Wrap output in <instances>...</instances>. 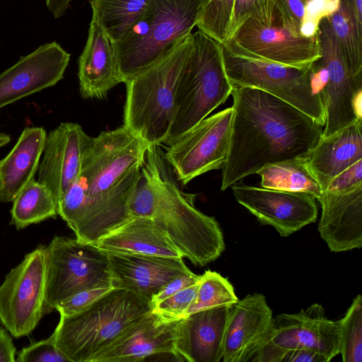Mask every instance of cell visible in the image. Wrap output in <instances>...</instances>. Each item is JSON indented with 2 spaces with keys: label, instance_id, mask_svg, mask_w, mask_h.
<instances>
[{
  "label": "cell",
  "instance_id": "ffe728a7",
  "mask_svg": "<svg viewBox=\"0 0 362 362\" xmlns=\"http://www.w3.org/2000/svg\"><path fill=\"white\" fill-rule=\"evenodd\" d=\"M230 307L201 310L180 318L175 342L177 360L219 362L223 356L226 332Z\"/></svg>",
  "mask_w": 362,
  "mask_h": 362
},
{
  "label": "cell",
  "instance_id": "1f68e13d",
  "mask_svg": "<svg viewBox=\"0 0 362 362\" xmlns=\"http://www.w3.org/2000/svg\"><path fill=\"white\" fill-rule=\"evenodd\" d=\"M339 322V354L344 362L362 361V297L353 300Z\"/></svg>",
  "mask_w": 362,
  "mask_h": 362
},
{
  "label": "cell",
  "instance_id": "7bdbcfd3",
  "mask_svg": "<svg viewBox=\"0 0 362 362\" xmlns=\"http://www.w3.org/2000/svg\"><path fill=\"white\" fill-rule=\"evenodd\" d=\"M16 347L11 337L0 327V362L16 361Z\"/></svg>",
  "mask_w": 362,
  "mask_h": 362
},
{
  "label": "cell",
  "instance_id": "277c9868",
  "mask_svg": "<svg viewBox=\"0 0 362 362\" xmlns=\"http://www.w3.org/2000/svg\"><path fill=\"white\" fill-rule=\"evenodd\" d=\"M150 302L122 288H112L81 311L60 315L52 334L71 362H92L131 325L151 312Z\"/></svg>",
  "mask_w": 362,
  "mask_h": 362
},
{
  "label": "cell",
  "instance_id": "8fae6325",
  "mask_svg": "<svg viewBox=\"0 0 362 362\" xmlns=\"http://www.w3.org/2000/svg\"><path fill=\"white\" fill-rule=\"evenodd\" d=\"M226 76L233 86L262 90L303 112L322 126L326 115L313 81L311 65L294 67L237 56L222 45Z\"/></svg>",
  "mask_w": 362,
  "mask_h": 362
},
{
  "label": "cell",
  "instance_id": "60d3db41",
  "mask_svg": "<svg viewBox=\"0 0 362 362\" xmlns=\"http://www.w3.org/2000/svg\"><path fill=\"white\" fill-rule=\"evenodd\" d=\"M199 279L200 276L194 273L174 278L153 296L150 302L151 305L163 300L178 291L196 284L199 281Z\"/></svg>",
  "mask_w": 362,
  "mask_h": 362
},
{
  "label": "cell",
  "instance_id": "484cf974",
  "mask_svg": "<svg viewBox=\"0 0 362 362\" xmlns=\"http://www.w3.org/2000/svg\"><path fill=\"white\" fill-rule=\"evenodd\" d=\"M104 251L182 258L168 238L148 217H133L95 244Z\"/></svg>",
  "mask_w": 362,
  "mask_h": 362
},
{
  "label": "cell",
  "instance_id": "e575fe53",
  "mask_svg": "<svg viewBox=\"0 0 362 362\" xmlns=\"http://www.w3.org/2000/svg\"><path fill=\"white\" fill-rule=\"evenodd\" d=\"M18 362H71L57 348L52 334L46 339L24 347L18 354Z\"/></svg>",
  "mask_w": 362,
  "mask_h": 362
},
{
  "label": "cell",
  "instance_id": "f546056e",
  "mask_svg": "<svg viewBox=\"0 0 362 362\" xmlns=\"http://www.w3.org/2000/svg\"><path fill=\"white\" fill-rule=\"evenodd\" d=\"M328 18L345 59L362 71V31L352 18L347 0H340L339 9Z\"/></svg>",
  "mask_w": 362,
  "mask_h": 362
},
{
  "label": "cell",
  "instance_id": "83f0119b",
  "mask_svg": "<svg viewBox=\"0 0 362 362\" xmlns=\"http://www.w3.org/2000/svg\"><path fill=\"white\" fill-rule=\"evenodd\" d=\"M149 0H89L92 20L112 41L121 39L146 11Z\"/></svg>",
  "mask_w": 362,
  "mask_h": 362
},
{
  "label": "cell",
  "instance_id": "d6a6232c",
  "mask_svg": "<svg viewBox=\"0 0 362 362\" xmlns=\"http://www.w3.org/2000/svg\"><path fill=\"white\" fill-rule=\"evenodd\" d=\"M235 0H208L196 26L221 44L227 37Z\"/></svg>",
  "mask_w": 362,
  "mask_h": 362
},
{
  "label": "cell",
  "instance_id": "2e32d148",
  "mask_svg": "<svg viewBox=\"0 0 362 362\" xmlns=\"http://www.w3.org/2000/svg\"><path fill=\"white\" fill-rule=\"evenodd\" d=\"M70 57L55 41L21 57L0 74V109L57 84L64 78Z\"/></svg>",
  "mask_w": 362,
  "mask_h": 362
},
{
  "label": "cell",
  "instance_id": "30bf717a",
  "mask_svg": "<svg viewBox=\"0 0 362 362\" xmlns=\"http://www.w3.org/2000/svg\"><path fill=\"white\" fill-rule=\"evenodd\" d=\"M45 258V315L81 291L112 286L107 255L95 244L55 236Z\"/></svg>",
  "mask_w": 362,
  "mask_h": 362
},
{
  "label": "cell",
  "instance_id": "5bb4252c",
  "mask_svg": "<svg viewBox=\"0 0 362 362\" xmlns=\"http://www.w3.org/2000/svg\"><path fill=\"white\" fill-rule=\"evenodd\" d=\"M232 116L230 107L206 117L168 146L164 158L183 185L223 167L229 146Z\"/></svg>",
  "mask_w": 362,
  "mask_h": 362
},
{
  "label": "cell",
  "instance_id": "d6986e66",
  "mask_svg": "<svg viewBox=\"0 0 362 362\" xmlns=\"http://www.w3.org/2000/svg\"><path fill=\"white\" fill-rule=\"evenodd\" d=\"M179 321L180 319L165 320L151 311L131 325L92 362L143 361L159 354L175 357V342L178 336Z\"/></svg>",
  "mask_w": 362,
  "mask_h": 362
},
{
  "label": "cell",
  "instance_id": "4fadbf2b",
  "mask_svg": "<svg viewBox=\"0 0 362 362\" xmlns=\"http://www.w3.org/2000/svg\"><path fill=\"white\" fill-rule=\"evenodd\" d=\"M45 246L40 245L0 286V321L16 338L29 335L45 315Z\"/></svg>",
  "mask_w": 362,
  "mask_h": 362
},
{
  "label": "cell",
  "instance_id": "8d00e7d4",
  "mask_svg": "<svg viewBox=\"0 0 362 362\" xmlns=\"http://www.w3.org/2000/svg\"><path fill=\"white\" fill-rule=\"evenodd\" d=\"M362 185V160L351 165L330 182L327 190L341 192L354 189Z\"/></svg>",
  "mask_w": 362,
  "mask_h": 362
},
{
  "label": "cell",
  "instance_id": "f35d334b",
  "mask_svg": "<svg viewBox=\"0 0 362 362\" xmlns=\"http://www.w3.org/2000/svg\"><path fill=\"white\" fill-rule=\"evenodd\" d=\"M340 6V0H309L305 9L304 21L319 25L320 21L336 12Z\"/></svg>",
  "mask_w": 362,
  "mask_h": 362
},
{
  "label": "cell",
  "instance_id": "7402d4cb",
  "mask_svg": "<svg viewBox=\"0 0 362 362\" xmlns=\"http://www.w3.org/2000/svg\"><path fill=\"white\" fill-rule=\"evenodd\" d=\"M322 215L317 230L332 252L362 247V185L354 189L322 192L318 200Z\"/></svg>",
  "mask_w": 362,
  "mask_h": 362
},
{
  "label": "cell",
  "instance_id": "5b68a950",
  "mask_svg": "<svg viewBox=\"0 0 362 362\" xmlns=\"http://www.w3.org/2000/svg\"><path fill=\"white\" fill-rule=\"evenodd\" d=\"M155 158L159 194L147 217L168 236L182 257L200 267L214 262L226 247L218 223L195 207L194 194L179 188L156 149Z\"/></svg>",
  "mask_w": 362,
  "mask_h": 362
},
{
  "label": "cell",
  "instance_id": "ee69618b",
  "mask_svg": "<svg viewBox=\"0 0 362 362\" xmlns=\"http://www.w3.org/2000/svg\"><path fill=\"white\" fill-rule=\"evenodd\" d=\"M74 0H45L46 6L55 18L62 17Z\"/></svg>",
  "mask_w": 362,
  "mask_h": 362
},
{
  "label": "cell",
  "instance_id": "8992f818",
  "mask_svg": "<svg viewBox=\"0 0 362 362\" xmlns=\"http://www.w3.org/2000/svg\"><path fill=\"white\" fill-rule=\"evenodd\" d=\"M175 93V114L163 144L168 146L224 103L233 86L223 65L220 42L198 30Z\"/></svg>",
  "mask_w": 362,
  "mask_h": 362
},
{
  "label": "cell",
  "instance_id": "cb8c5ba5",
  "mask_svg": "<svg viewBox=\"0 0 362 362\" xmlns=\"http://www.w3.org/2000/svg\"><path fill=\"white\" fill-rule=\"evenodd\" d=\"M362 160V120L321 136L306 157L308 168L322 192L345 169Z\"/></svg>",
  "mask_w": 362,
  "mask_h": 362
},
{
  "label": "cell",
  "instance_id": "7a4b0ae2",
  "mask_svg": "<svg viewBox=\"0 0 362 362\" xmlns=\"http://www.w3.org/2000/svg\"><path fill=\"white\" fill-rule=\"evenodd\" d=\"M229 146L222 168L224 191L264 165L307 157L323 126L289 103L259 89L233 86Z\"/></svg>",
  "mask_w": 362,
  "mask_h": 362
},
{
  "label": "cell",
  "instance_id": "d590c367",
  "mask_svg": "<svg viewBox=\"0 0 362 362\" xmlns=\"http://www.w3.org/2000/svg\"><path fill=\"white\" fill-rule=\"evenodd\" d=\"M112 288V286H99L81 291L59 303L55 310L59 313L60 315L77 313Z\"/></svg>",
  "mask_w": 362,
  "mask_h": 362
},
{
  "label": "cell",
  "instance_id": "74e56055",
  "mask_svg": "<svg viewBox=\"0 0 362 362\" xmlns=\"http://www.w3.org/2000/svg\"><path fill=\"white\" fill-rule=\"evenodd\" d=\"M263 1L264 0H235L226 41L260 7Z\"/></svg>",
  "mask_w": 362,
  "mask_h": 362
},
{
  "label": "cell",
  "instance_id": "bcb514c9",
  "mask_svg": "<svg viewBox=\"0 0 362 362\" xmlns=\"http://www.w3.org/2000/svg\"><path fill=\"white\" fill-rule=\"evenodd\" d=\"M10 141V135L0 132V148L8 144Z\"/></svg>",
  "mask_w": 362,
  "mask_h": 362
},
{
  "label": "cell",
  "instance_id": "4dcf8cb0",
  "mask_svg": "<svg viewBox=\"0 0 362 362\" xmlns=\"http://www.w3.org/2000/svg\"><path fill=\"white\" fill-rule=\"evenodd\" d=\"M238 301L234 288L228 279L216 272L207 270L200 276L195 298L186 315L214 307H231Z\"/></svg>",
  "mask_w": 362,
  "mask_h": 362
},
{
  "label": "cell",
  "instance_id": "7dc6e473",
  "mask_svg": "<svg viewBox=\"0 0 362 362\" xmlns=\"http://www.w3.org/2000/svg\"><path fill=\"white\" fill-rule=\"evenodd\" d=\"M1 178H0V189H1Z\"/></svg>",
  "mask_w": 362,
  "mask_h": 362
},
{
  "label": "cell",
  "instance_id": "603a6c76",
  "mask_svg": "<svg viewBox=\"0 0 362 362\" xmlns=\"http://www.w3.org/2000/svg\"><path fill=\"white\" fill-rule=\"evenodd\" d=\"M78 66L79 91L84 99H102L110 89L124 83L113 42L93 21Z\"/></svg>",
  "mask_w": 362,
  "mask_h": 362
},
{
  "label": "cell",
  "instance_id": "7c38bea8",
  "mask_svg": "<svg viewBox=\"0 0 362 362\" xmlns=\"http://www.w3.org/2000/svg\"><path fill=\"white\" fill-rule=\"evenodd\" d=\"M305 348L330 361L339 354V322L329 320L324 308L315 303L296 313H282L249 362H281L289 351Z\"/></svg>",
  "mask_w": 362,
  "mask_h": 362
},
{
  "label": "cell",
  "instance_id": "4316f807",
  "mask_svg": "<svg viewBox=\"0 0 362 362\" xmlns=\"http://www.w3.org/2000/svg\"><path fill=\"white\" fill-rule=\"evenodd\" d=\"M264 188L302 192L319 200L322 194L320 185L308 166L306 157H296L268 164L257 173Z\"/></svg>",
  "mask_w": 362,
  "mask_h": 362
},
{
  "label": "cell",
  "instance_id": "ba28073f",
  "mask_svg": "<svg viewBox=\"0 0 362 362\" xmlns=\"http://www.w3.org/2000/svg\"><path fill=\"white\" fill-rule=\"evenodd\" d=\"M221 45L237 56L294 67L310 66L320 58L317 35L296 36L277 0H264Z\"/></svg>",
  "mask_w": 362,
  "mask_h": 362
},
{
  "label": "cell",
  "instance_id": "ac0fdd59",
  "mask_svg": "<svg viewBox=\"0 0 362 362\" xmlns=\"http://www.w3.org/2000/svg\"><path fill=\"white\" fill-rule=\"evenodd\" d=\"M105 252L112 287L132 291L149 302L170 280L193 273L182 258Z\"/></svg>",
  "mask_w": 362,
  "mask_h": 362
},
{
  "label": "cell",
  "instance_id": "f6af8a7d",
  "mask_svg": "<svg viewBox=\"0 0 362 362\" xmlns=\"http://www.w3.org/2000/svg\"><path fill=\"white\" fill-rule=\"evenodd\" d=\"M347 2L357 28L362 31V0H347Z\"/></svg>",
  "mask_w": 362,
  "mask_h": 362
},
{
  "label": "cell",
  "instance_id": "e0dca14e",
  "mask_svg": "<svg viewBox=\"0 0 362 362\" xmlns=\"http://www.w3.org/2000/svg\"><path fill=\"white\" fill-rule=\"evenodd\" d=\"M91 137L78 123L63 122L47 134L37 182L52 193L57 206L78 175Z\"/></svg>",
  "mask_w": 362,
  "mask_h": 362
},
{
  "label": "cell",
  "instance_id": "836d02e7",
  "mask_svg": "<svg viewBox=\"0 0 362 362\" xmlns=\"http://www.w3.org/2000/svg\"><path fill=\"white\" fill-rule=\"evenodd\" d=\"M199 281L163 300L151 305V311L168 320L185 317L187 310L195 298Z\"/></svg>",
  "mask_w": 362,
  "mask_h": 362
},
{
  "label": "cell",
  "instance_id": "44dd1931",
  "mask_svg": "<svg viewBox=\"0 0 362 362\" xmlns=\"http://www.w3.org/2000/svg\"><path fill=\"white\" fill-rule=\"evenodd\" d=\"M273 313L265 296L255 293L230 307L226 332L223 362H249L267 336Z\"/></svg>",
  "mask_w": 362,
  "mask_h": 362
},
{
  "label": "cell",
  "instance_id": "b9f144b4",
  "mask_svg": "<svg viewBox=\"0 0 362 362\" xmlns=\"http://www.w3.org/2000/svg\"><path fill=\"white\" fill-rule=\"evenodd\" d=\"M281 362H328L322 355L305 348L288 351Z\"/></svg>",
  "mask_w": 362,
  "mask_h": 362
},
{
  "label": "cell",
  "instance_id": "d4e9b609",
  "mask_svg": "<svg viewBox=\"0 0 362 362\" xmlns=\"http://www.w3.org/2000/svg\"><path fill=\"white\" fill-rule=\"evenodd\" d=\"M47 132L42 127H25L9 153L0 160V202H13L38 170Z\"/></svg>",
  "mask_w": 362,
  "mask_h": 362
},
{
  "label": "cell",
  "instance_id": "52a82bcc",
  "mask_svg": "<svg viewBox=\"0 0 362 362\" xmlns=\"http://www.w3.org/2000/svg\"><path fill=\"white\" fill-rule=\"evenodd\" d=\"M208 0H149L140 19L114 42L124 83L158 59L177 40L191 33Z\"/></svg>",
  "mask_w": 362,
  "mask_h": 362
},
{
  "label": "cell",
  "instance_id": "3957f363",
  "mask_svg": "<svg viewBox=\"0 0 362 362\" xmlns=\"http://www.w3.org/2000/svg\"><path fill=\"white\" fill-rule=\"evenodd\" d=\"M192 47L189 33L124 83L123 126L150 147L163 144L169 134L178 81Z\"/></svg>",
  "mask_w": 362,
  "mask_h": 362
},
{
  "label": "cell",
  "instance_id": "9c48e42d",
  "mask_svg": "<svg viewBox=\"0 0 362 362\" xmlns=\"http://www.w3.org/2000/svg\"><path fill=\"white\" fill-rule=\"evenodd\" d=\"M320 58L313 62V81L326 115L322 136L362 120V71L345 59L328 17L319 23Z\"/></svg>",
  "mask_w": 362,
  "mask_h": 362
},
{
  "label": "cell",
  "instance_id": "f1b7e54d",
  "mask_svg": "<svg viewBox=\"0 0 362 362\" xmlns=\"http://www.w3.org/2000/svg\"><path fill=\"white\" fill-rule=\"evenodd\" d=\"M12 202L11 223L17 229H23L58 215L53 195L35 178L18 192Z\"/></svg>",
  "mask_w": 362,
  "mask_h": 362
},
{
  "label": "cell",
  "instance_id": "ab89813d",
  "mask_svg": "<svg viewBox=\"0 0 362 362\" xmlns=\"http://www.w3.org/2000/svg\"><path fill=\"white\" fill-rule=\"evenodd\" d=\"M309 0H277L278 5L286 16L295 35L300 36L305 9Z\"/></svg>",
  "mask_w": 362,
  "mask_h": 362
},
{
  "label": "cell",
  "instance_id": "6da1fadb",
  "mask_svg": "<svg viewBox=\"0 0 362 362\" xmlns=\"http://www.w3.org/2000/svg\"><path fill=\"white\" fill-rule=\"evenodd\" d=\"M148 147L123 125L91 137L78 175L57 204L76 239L95 245L132 218L129 202Z\"/></svg>",
  "mask_w": 362,
  "mask_h": 362
},
{
  "label": "cell",
  "instance_id": "9a60e30c",
  "mask_svg": "<svg viewBox=\"0 0 362 362\" xmlns=\"http://www.w3.org/2000/svg\"><path fill=\"white\" fill-rule=\"evenodd\" d=\"M237 202L262 225L274 227L281 237H288L317 218L315 198L305 192L232 185Z\"/></svg>",
  "mask_w": 362,
  "mask_h": 362
}]
</instances>
